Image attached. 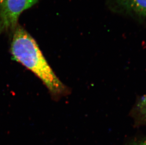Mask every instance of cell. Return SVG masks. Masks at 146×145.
<instances>
[{"label":"cell","instance_id":"277c9868","mask_svg":"<svg viewBox=\"0 0 146 145\" xmlns=\"http://www.w3.org/2000/svg\"><path fill=\"white\" fill-rule=\"evenodd\" d=\"M138 111L144 118H146V95L144 96L137 105Z\"/></svg>","mask_w":146,"mask_h":145},{"label":"cell","instance_id":"6da1fadb","mask_svg":"<svg viewBox=\"0 0 146 145\" xmlns=\"http://www.w3.org/2000/svg\"><path fill=\"white\" fill-rule=\"evenodd\" d=\"M15 61L32 72L46 87L52 97L67 92V88L55 74L33 37L23 28L15 29L11 44Z\"/></svg>","mask_w":146,"mask_h":145},{"label":"cell","instance_id":"8992f818","mask_svg":"<svg viewBox=\"0 0 146 145\" xmlns=\"http://www.w3.org/2000/svg\"><path fill=\"white\" fill-rule=\"evenodd\" d=\"M5 0H0V9L1 8V6L3 5V3H4Z\"/></svg>","mask_w":146,"mask_h":145},{"label":"cell","instance_id":"7a4b0ae2","mask_svg":"<svg viewBox=\"0 0 146 145\" xmlns=\"http://www.w3.org/2000/svg\"><path fill=\"white\" fill-rule=\"evenodd\" d=\"M38 0H5L0 9V34L15 29L21 14Z\"/></svg>","mask_w":146,"mask_h":145},{"label":"cell","instance_id":"5b68a950","mask_svg":"<svg viewBox=\"0 0 146 145\" xmlns=\"http://www.w3.org/2000/svg\"><path fill=\"white\" fill-rule=\"evenodd\" d=\"M135 145H146V140L145 141H142L141 142L138 143V144Z\"/></svg>","mask_w":146,"mask_h":145},{"label":"cell","instance_id":"3957f363","mask_svg":"<svg viewBox=\"0 0 146 145\" xmlns=\"http://www.w3.org/2000/svg\"><path fill=\"white\" fill-rule=\"evenodd\" d=\"M124 8L140 16H146V0H119Z\"/></svg>","mask_w":146,"mask_h":145}]
</instances>
